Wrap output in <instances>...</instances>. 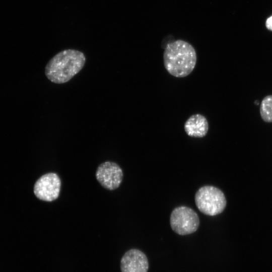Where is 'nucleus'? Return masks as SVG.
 Instances as JSON below:
<instances>
[{
	"label": "nucleus",
	"mask_w": 272,
	"mask_h": 272,
	"mask_svg": "<svg viewBox=\"0 0 272 272\" xmlns=\"http://www.w3.org/2000/svg\"><path fill=\"white\" fill-rule=\"evenodd\" d=\"M260 112L264 121L272 122V95L267 96L263 98L260 104Z\"/></svg>",
	"instance_id": "9"
},
{
	"label": "nucleus",
	"mask_w": 272,
	"mask_h": 272,
	"mask_svg": "<svg viewBox=\"0 0 272 272\" xmlns=\"http://www.w3.org/2000/svg\"><path fill=\"white\" fill-rule=\"evenodd\" d=\"M195 203L202 213L213 216L224 210L227 201L224 193L220 189L207 185L200 187L196 191Z\"/></svg>",
	"instance_id": "3"
},
{
	"label": "nucleus",
	"mask_w": 272,
	"mask_h": 272,
	"mask_svg": "<svg viewBox=\"0 0 272 272\" xmlns=\"http://www.w3.org/2000/svg\"><path fill=\"white\" fill-rule=\"evenodd\" d=\"M265 25L268 30L272 31V16L266 20Z\"/></svg>",
	"instance_id": "10"
},
{
	"label": "nucleus",
	"mask_w": 272,
	"mask_h": 272,
	"mask_svg": "<svg viewBox=\"0 0 272 272\" xmlns=\"http://www.w3.org/2000/svg\"><path fill=\"white\" fill-rule=\"evenodd\" d=\"M61 180L55 173H48L41 176L35 182L34 193L39 199L52 201L59 196Z\"/></svg>",
	"instance_id": "5"
},
{
	"label": "nucleus",
	"mask_w": 272,
	"mask_h": 272,
	"mask_svg": "<svg viewBox=\"0 0 272 272\" xmlns=\"http://www.w3.org/2000/svg\"><path fill=\"white\" fill-rule=\"evenodd\" d=\"M184 128L186 133L190 137L202 138L208 133L209 123L205 116L199 113L194 114L185 121Z\"/></svg>",
	"instance_id": "8"
},
{
	"label": "nucleus",
	"mask_w": 272,
	"mask_h": 272,
	"mask_svg": "<svg viewBox=\"0 0 272 272\" xmlns=\"http://www.w3.org/2000/svg\"><path fill=\"white\" fill-rule=\"evenodd\" d=\"M149 262L146 254L138 249L126 251L120 260L121 272H148Z\"/></svg>",
	"instance_id": "7"
},
{
	"label": "nucleus",
	"mask_w": 272,
	"mask_h": 272,
	"mask_svg": "<svg viewBox=\"0 0 272 272\" xmlns=\"http://www.w3.org/2000/svg\"><path fill=\"white\" fill-rule=\"evenodd\" d=\"M86 62L81 51L69 49L55 55L47 63L45 74L47 79L55 84L69 82L83 69Z\"/></svg>",
	"instance_id": "2"
},
{
	"label": "nucleus",
	"mask_w": 272,
	"mask_h": 272,
	"mask_svg": "<svg viewBox=\"0 0 272 272\" xmlns=\"http://www.w3.org/2000/svg\"><path fill=\"white\" fill-rule=\"evenodd\" d=\"M172 229L180 235H186L195 232L199 225V219L192 209L180 206L172 212L170 218Z\"/></svg>",
	"instance_id": "4"
},
{
	"label": "nucleus",
	"mask_w": 272,
	"mask_h": 272,
	"mask_svg": "<svg viewBox=\"0 0 272 272\" xmlns=\"http://www.w3.org/2000/svg\"><path fill=\"white\" fill-rule=\"evenodd\" d=\"M95 175L97 180L103 187L108 190H114L120 185L123 178V172L116 163L106 161L99 165Z\"/></svg>",
	"instance_id": "6"
},
{
	"label": "nucleus",
	"mask_w": 272,
	"mask_h": 272,
	"mask_svg": "<svg viewBox=\"0 0 272 272\" xmlns=\"http://www.w3.org/2000/svg\"><path fill=\"white\" fill-rule=\"evenodd\" d=\"M197 60L194 47L188 42L177 40L168 43L163 53L164 65L169 74L184 78L191 73Z\"/></svg>",
	"instance_id": "1"
}]
</instances>
